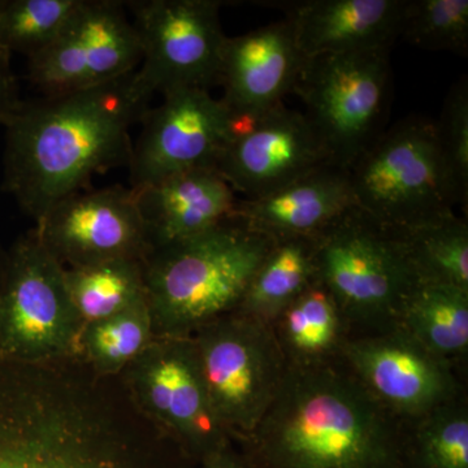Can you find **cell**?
Segmentation results:
<instances>
[{
    "label": "cell",
    "instance_id": "1",
    "mask_svg": "<svg viewBox=\"0 0 468 468\" xmlns=\"http://www.w3.org/2000/svg\"><path fill=\"white\" fill-rule=\"evenodd\" d=\"M120 378L81 360H0V468H189Z\"/></svg>",
    "mask_w": 468,
    "mask_h": 468
},
{
    "label": "cell",
    "instance_id": "2",
    "mask_svg": "<svg viewBox=\"0 0 468 468\" xmlns=\"http://www.w3.org/2000/svg\"><path fill=\"white\" fill-rule=\"evenodd\" d=\"M134 72L84 90L23 101L5 125L3 190L36 223L92 176L128 167L131 128L150 110L134 90Z\"/></svg>",
    "mask_w": 468,
    "mask_h": 468
},
{
    "label": "cell",
    "instance_id": "3",
    "mask_svg": "<svg viewBox=\"0 0 468 468\" xmlns=\"http://www.w3.org/2000/svg\"><path fill=\"white\" fill-rule=\"evenodd\" d=\"M234 445L251 468H409L408 424L341 359L288 366L260 424Z\"/></svg>",
    "mask_w": 468,
    "mask_h": 468
},
{
    "label": "cell",
    "instance_id": "4",
    "mask_svg": "<svg viewBox=\"0 0 468 468\" xmlns=\"http://www.w3.org/2000/svg\"><path fill=\"white\" fill-rule=\"evenodd\" d=\"M275 239L237 218L144 258L146 300L155 337H192L239 309Z\"/></svg>",
    "mask_w": 468,
    "mask_h": 468
},
{
    "label": "cell",
    "instance_id": "5",
    "mask_svg": "<svg viewBox=\"0 0 468 468\" xmlns=\"http://www.w3.org/2000/svg\"><path fill=\"white\" fill-rule=\"evenodd\" d=\"M315 242L316 280L335 298L350 335L396 325L420 282L399 233L353 207Z\"/></svg>",
    "mask_w": 468,
    "mask_h": 468
},
{
    "label": "cell",
    "instance_id": "6",
    "mask_svg": "<svg viewBox=\"0 0 468 468\" xmlns=\"http://www.w3.org/2000/svg\"><path fill=\"white\" fill-rule=\"evenodd\" d=\"M347 171L356 207L392 229L452 214L457 205L427 117H409L384 131Z\"/></svg>",
    "mask_w": 468,
    "mask_h": 468
},
{
    "label": "cell",
    "instance_id": "7",
    "mask_svg": "<svg viewBox=\"0 0 468 468\" xmlns=\"http://www.w3.org/2000/svg\"><path fill=\"white\" fill-rule=\"evenodd\" d=\"M389 50L306 58L292 92L331 165H350L383 133L390 104Z\"/></svg>",
    "mask_w": 468,
    "mask_h": 468
},
{
    "label": "cell",
    "instance_id": "8",
    "mask_svg": "<svg viewBox=\"0 0 468 468\" xmlns=\"http://www.w3.org/2000/svg\"><path fill=\"white\" fill-rule=\"evenodd\" d=\"M82 326L64 267L36 228L21 234L7 249L0 284V360L34 365L75 358Z\"/></svg>",
    "mask_w": 468,
    "mask_h": 468
},
{
    "label": "cell",
    "instance_id": "9",
    "mask_svg": "<svg viewBox=\"0 0 468 468\" xmlns=\"http://www.w3.org/2000/svg\"><path fill=\"white\" fill-rule=\"evenodd\" d=\"M135 409L189 466L234 445L209 401L192 337H155L120 375Z\"/></svg>",
    "mask_w": 468,
    "mask_h": 468
},
{
    "label": "cell",
    "instance_id": "10",
    "mask_svg": "<svg viewBox=\"0 0 468 468\" xmlns=\"http://www.w3.org/2000/svg\"><path fill=\"white\" fill-rule=\"evenodd\" d=\"M192 340L212 408L239 442L260 424L288 369L272 325L232 313L202 326Z\"/></svg>",
    "mask_w": 468,
    "mask_h": 468
},
{
    "label": "cell",
    "instance_id": "11",
    "mask_svg": "<svg viewBox=\"0 0 468 468\" xmlns=\"http://www.w3.org/2000/svg\"><path fill=\"white\" fill-rule=\"evenodd\" d=\"M131 11L143 60L135 69V92L154 95L181 89H206L218 81L227 36L218 0H134Z\"/></svg>",
    "mask_w": 468,
    "mask_h": 468
},
{
    "label": "cell",
    "instance_id": "12",
    "mask_svg": "<svg viewBox=\"0 0 468 468\" xmlns=\"http://www.w3.org/2000/svg\"><path fill=\"white\" fill-rule=\"evenodd\" d=\"M141 60L124 2L80 0L54 42L27 60V77L42 95L63 94L131 75Z\"/></svg>",
    "mask_w": 468,
    "mask_h": 468
},
{
    "label": "cell",
    "instance_id": "13",
    "mask_svg": "<svg viewBox=\"0 0 468 468\" xmlns=\"http://www.w3.org/2000/svg\"><path fill=\"white\" fill-rule=\"evenodd\" d=\"M340 359L385 410L406 424L463 394L454 363L428 350L399 324L351 335Z\"/></svg>",
    "mask_w": 468,
    "mask_h": 468
},
{
    "label": "cell",
    "instance_id": "14",
    "mask_svg": "<svg viewBox=\"0 0 468 468\" xmlns=\"http://www.w3.org/2000/svg\"><path fill=\"white\" fill-rule=\"evenodd\" d=\"M149 110L132 147L131 189L140 190L169 176L215 168L234 132V117L206 89H181L163 95Z\"/></svg>",
    "mask_w": 468,
    "mask_h": 468
},
{
    "label": "cell",
    "instance_id": "15",
    "mask_svg": "<svg viewBox=\"0 0 468 468\" xmlns=\"http://www.w3.org/2000/svg\"><path fill=\"white\" fill-rule=\"evenodd\" d=\"M39 239L64 268L141 260L151 251L133 190L122 186L77 192L36 223Z\"/></svg>",
    "mask_w": 468,
    "mask_h": 468
},
{
    "label": "cell",
    "instance_id": "16",
    "mask_svg": "<svg viewBox=\"0 0 468 468\" xmlns=\"http://www.w3.org/2000/svg\"><path fill=\"white\" fill-rule=\"evenodd\" d=\"M325 165L331 162L303 112L282 103L252 122H234L215 169L234 193L251 199Z\"/></svg>",
    "mask_w": 468,
    "mask_h": 468
},
{
    "label": "cell",
    "instance_id": "17",
    "mask_svg": "<svg viewBox=\"0 0 468 468\" xmlns=\"http://www.w3.org/2000/svg\"><path fill=\"white\" fill-rule=\"evenodd\" d=\"M304 61L285 18L227 37L218 82L234 122H252L282 104L297 84Z\"/></svg>",
    "mask_w": 468,
    "mask_h": 468
},
{
    "label": "cell",
    "instance_id": "18",
    "mask_svg": "<svg viewBox=\"0 0 468 468\" xmlns=\"http://www.w3.org/2000/svg\"><path fill=\"white\" fill-rule=\"evenodd\" d=\"M406 0H297L284 9L306 58L389 50L401 36Z\"/></svg>",
    "mask_w": 468,
    "mask_h": 468
},
{
    "label": "cell",
    "instance_id": "19",
    "mask_svg": "<svg viewBox=\"0 0 468 468\" xmlns=\"http://www.w3.org/2000/svg\"><path fill=\"white\" fill-rule=\"evenodd\" d=\"M353 207L349 171L325 165L276 192L239 199L233 218L273 239L316 237Z\"/></svg>",
    "mask_w": 468,
    "mask_h": 468
},
{
    "label": "cell",
    "instance_id": "20",
    "mask_svg": "<svg viewBox=\"0 0 468 468\" xmlns=\"http://www.w3.org/2000/svg\"><path fill=\"white\" fill-rule=\"evenodd\" d=\"M134 194L151 250L192 239L232 218L239 202L215 168L169 176Z\"/></svg>",
    "mask_w": 468,
    "mask_h": 468
},
{
    "label": "cell",
    "instance_id": "21",
    "mask_svg": "<svg viewBox=\"0 0 468 468\" xmlns=\"http://www.w3.org/2000/svg\"><path fill=\"white\" fill-rule=\"evenodd\" d=\"M273 334L291 367H306L340 359L350 329L335 298L316 280L282 311Z\"/></svg>",
    "mask_w": 468,
    "mask_h": 468
},
{
    "label": "cell",
    "instance_id": "22",
    "mask_svg": "<svg viewBox=\"0 0 468 468\" xmlns=\"http://www.w3.org/2000/svg\"><path fill=\"white\" fill-rule=\"evenodd\" d=\"M315 282V237L275 239L234 313L271 324Z\"/></svg>",
    "mask_w": 468,
    "mask_h": 468
},
{
    "label": "cell",
    "instance_id": "23",
    "mask_svg": "<svg viewBox=\"0 0 468 468\" xmlns=\"http://www.w3.org/2000/svg\"><path fill=\"white\" fill-rule=\"evenodd\" d=\"M397 324L436 356L452 363L463 359L468 351V292L419 282L406 298Z\"/></svg>",
    "mask_w": 468,
    "mask_h": 468
},
{
    "label": "cell",
    "instance_id": "24",
    "mask_svg": "<svg viewBox=\"0 0 468 468\" xmlns=\"http://www.w3.org/2000/svg\"><path fill=\"white\" fill-rule=\"evenodd\" d=\"M64 280L82 324L110 318L146 300L144 264L141 260L64 268Z\"/></svg>",
    "mask_w": 468,
    "mask_h": 468
},
{
    "label": "cell",
    "instance_id": "25",
    "mask_svg": "<svg viewBox=\"0 0 468 468\" xmlns=\"http://www.w3.org/2000/svg\"><path fill=\"white\" fill-rule=\"evenodd\" d=\"M155 338L147 300L84 324L75 358L103 378H119Z\"/></svg>",
    "mask_w": 468,
    "mask_h": 468
},
{
    "label": "cell",
    "instance_id": "26",
    "mask_svg": "<svg viewBox=\"0 0 468 468\" xmlns=\"http://www.w3.org/2000/svg\"><path fill=\"white\" fill-rule=\"evenodd\" d=\"M420 282L468 292V226L454 212L397 230Z\"/></svg>",
    "mask_w": 468,
    "mask_h": 468
},
{
    "label": "cell",
    "instance_id": "27",
    "mask_svg": "<svg viewBox=\"0 0 468 468\" xmlns=\"http://www.w3.org/2000/svg\"><path fill=\"white\" fill-rule=\"evenodd\" d=\"M409 468H468V408L463 394L408 424Z\"/></svg>",
    "mask_w": 468,
    "mask_h": 468
},
{
    "label": "cell",
    "instance_id": "28",
    "mask_svg": "<svg viewBox=\"0 0 468 468\" xmlns=\"http://www.w3.org/2000/svg\"><path fill=\"white\" fill-rule=\"evenodd\" d=\"M80 0H0V48L32 58L48 48Z\"/></svg>",
    "mask_w": 468,
    "mask_h": 468
},
{
    "label": "cell",
    "instance_id": "29",
    "mask_svg": "<svg viewBox=\"0 0 468 468\" xmlns=\"http://www.w3.org/2000/svg\"><path fill=\"white\" fill-rule=\"evenodd\" d=\"M401 37L424 50L466 57L468 0H406Z\"/></svg>",
    "mask_w": 468,
    "mask_h": 468
},
{
    "label": "cell",
    "instance_id": "30",
    "mask_svg": "<svg viewBox=\"0 0 468 468\" xmlns=\"http://www.w3.org/2000/svg\"><path fill=\"white\" fill-rule=\"evenodd\" d=\"M443 165L451 180L457 205L468 198V80L461 77L452 86L439 120L433 122Z\"/></svg>",
    "mask_w": 468,
    "mask_h": 468
},
{
    "label": "cell",
    "instance_id": "31",
    "mask_svg": "<svg viewBox=\"0 0 468 468\" xmlns=\"http://www.w3.org/2000/svg\"><path fill=\"white\" fill-rule=\"evenodd\" d=\"M23 100L18 92L16 76L12 70L11 55L0 48V125L7 124Z\"/></svg>",
    "mask_w": 468,
    "mask_h": 468
},
{
    "label": "cell",
    "instance_id": "32",
    "mask_svg": "<svg viewBox=\"0 0 468 468\" xmlns=\"http://www.w3.org/2000/svg\"><path fill=\"white\" fill-rule=\"evenodd\" d=\"M189 468H251L248 462L237 449L236 445L229 446L224 451L206 458L199 463L194 464Z\"/></svg>",
    "mask_w": 468,
    "mask_h": 468
},
{
    "label": "cell",
    "instance_id": "33",
    "mask_svg": "<svg viewBox=\"0 0 468 468\" xmlns=\"http://www.w3.org/2000/svg\"><path fill=\"white\" fill-rule=\"evenodd\" d=\"M5 254H7V250H5V249L0 246V284H2L3 273H5Z\"/></svg>",
    "mask_w": 468,
    "mask_h": 468
}]
</instances>
